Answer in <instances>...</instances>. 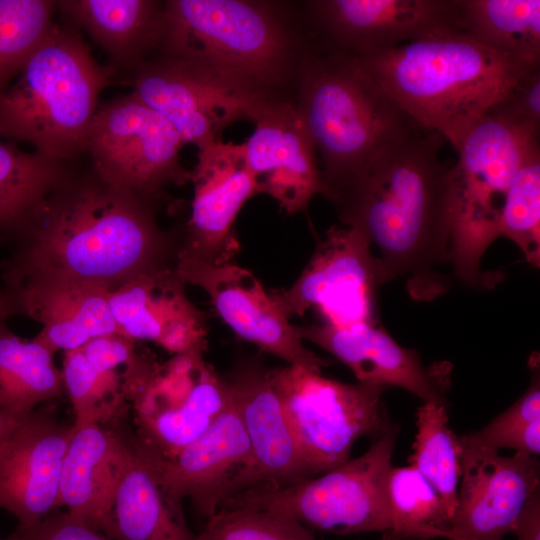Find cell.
Returning a JSON list of instances; mask_svg holds the SVG:
<instances>
[{"label":"cell","mask_w":540,"mask_h":540,"mask_svg":"<svg viewBox=\"0 0 540 540\" xmlns=\"http://www.w3.org/2000/svg\"><path fill=\"white\" fill-rule=\"evenodd\" d=\"M444 139L420 130L377 149L328 200L344 226L361 232L376 255L383 283L405 278L409 295L430 301L447 292L450 263L451 165Z\"/></svg>","instance_id":"1"},{"label":"cell","mask_w":540,"mask_h":540,"mask_svg":"<svg viewBox=\"0 0 540 540\" xmlns=\"http://www.w3.org/2000/svg\"><path fill=\"white\" fill-rule=\"evenodd\" d=\"M313 46L302 1L167 0L154 54L192 62L275 104L294 101L301 66Z\"/></svg>","instance_id":"2"},{"label":"cell","mask_w":540,"mask_h":540,"mask_svg":"<svg viewBox=\"0 0 540 540\" xmlns=\"http://www.w3.org/2000/svg\"><path fill=\"white\" fill-rule=\"evenodd\" d=\"M9 266L53 272L111 290L162 263L166 241L151 204L74 166L17 234Z\"/></svg>","instance_id":"3"},{"label":"cell","mask_w":540,"mask_h":540,"mask_svg":"<svg viewBox=\"0 0 540 540\" xmlns=\"http://www.w3.org/2000/svg\"><path fill=\"white\" fill-rule=\"evenodd\" d=\"M353 57L417 124L455 149L515 83L540 66L487 48L462 31Z\"/></svg>","instance_id":"4"},{"label":"cell","mask_w":540,"mask_h":540,"mask_svg":"<svg viewBox=\"0 0 540 540\" xmlns=\"http://www.w3.org/2000/svg\"><path fill=\"white\" fill-rule=\"evenodd\" d=\"M115 78L108 65L94 59L78 29L54 23L0 94V138L76 163L85 156L100 95Z\"/></svg>","instance_id":"5"},{"label":"cell","mask_w":540,"mask_h":540,"mask_svg":"<svg viewBox=\"0 0 540 540\" xmlns=\"http://www.w3.org/2000/svg\"><path fill=\"white\" fill-rule=\"evenodd\" d=\"M294 103L320 155L327 199L381 146L426 130L357 58L316 44L301 66Z\"/></svg>","instance_id":"6"},{"label":"cell","mask_w":540,"mask_h":540,"mask_svg":"<svg viewBox=\"0 0 540 540\" xmlns=\"http://www.w3.org/2000/svg\"><path fill=\"white\" fill-rule=\"evenodd\" d=\"M539 135L485 115L456 148L451 165L450 250L455 274L470 287L494 286L497 273L481 270V259L500 236V222L511 180Z\"/></svg>","instance_id":"7"},{"label":"cell","mask_w":540,"mask_h":540,"mask_svg":"<svg viewBox=\"0 0 540 540\" xmlns=\"http://www.w3.org/2000/svg\"><path fill=\"white\" fill-rule=\"evenodd\" d=\"M399 431V425L391 422L359 457L289 486L244 490L221 508L281 512L312 531L382 533L389 526L388 479Z\"/></svg>","instance_id":"8"},{"label":"cell","mask_w":540,"mask_h":540,"mask_svg":"<svg viewBox=\"0 0 540 540\" xmlns=\"http://www.w3.org/2000/svg\"><path fill=\"white\" fill-rule=\"evenodd\" d=\"M321 371L269 369L311 478L346 462L358 439L372 441L392 422L382 400L386 387L344 383Z\"/></svg>","instance_id":"9"},{"label":"cell","mask_w":540,"mask_h":540,"mask_svg":"<svg viewBox=\"0 0 540 540\" xmlns=\"http://www.w3.org/2000/svg\"><path fill=\"white\" fill-rule=\"evenodd\" d=\"M184 145L172 124L131 92L100 102L84 157L100 180L151 204L169 186L189 182L179 157Z\"/></svg>","instance_id":"10"},{"label":"cell","mask_w":540,"mask_h":540,"mask_svg":"<svg viewBox=\"0 0 540 540\" xmlns=\"http://www.w3.org/2000/svg\"><path fill=\"white\" fill-rule=\"evenodd\" d=\"M383 284L379 261L364 235L333 225L297 280L270 294L288 319L312 308L331 326L378 324L377 293Z\"/></svg>","instance_id":"11"},{"label":"cell","mask_w":540,"mask_h":540,"mask_svg":"<svg viewBox=\"0 0 540 540\" xmlns=\"http://www.w3.org/2000/svg\"><path fill=\"white\" fill-rule=\"evenodd\" d=\"M127 81L134 95L172 124L184 144L198 149L221 140L224 130L234 123H254L273 105L231 87L192 62L160 54L137 66Z\"/></svg>","instance_id":"12"},{"label":"cell","mask_w":540,"mask_h":540,"mask_svg":"<svg viewBox=\"0 0 540 540\" xmlns=\"http://www.w3.org/2000/svg\"><path fill=\"white\" fill-rule=\"evenodd\" d=\"M303 8L316 45L350 56L462 31L460 0H310Z\"/></svg>","instance_id":"13"},{"label":"cell","mask_w":540,"mask_h":540,"mask_svg":"<svg viewBox=\"0 0 540 540\" xmlns=\"http://www.w3.org/2000/svg\"><path fill=\"white\" fill-rule=\"evenodd\" d=\"M206 347L159 364L134 397L139 437L171 459L204 433L229 402L224 379L204 358Z\"/></svg>","instance_id":"14"},{"label":"cell","mask_w":540,"mask_h":540,"mask_svg":"<svg viewBox=\"0 0 540 540\" xmlns=\"http://www.w3.org/2000/svg\"><path fill=\"white\" fill-rule=\"evenodd\" d=\"M458 502L445 540H503L540 491L536 456L461 444Z\"/></svg>","instance_id":"15"},{"label":"cell","mask_w":540,"mask_h":540,"mask_svg":"<svg viewBox=\"0 0 540 540\" xmlns=\"http://www.w3.org/2000/svg\"><path fill=\"white\" fill-rule=\"evenodd\" d=\"M186 283L202 288L220 318L242 339L287 365L322 370L318 357L297 333L270 293L247 269L233 262L212 265L176 256Z\"/></svg>","instance_id":"16"},{"label":"cell","mask_w":540,"mask_h":540,"mask_svg":"<svg viewBox=\"0 0 540 540\" xmlns=\"http://www.w3.org/2000/svg\"><path fill=\"white\" fill-rule=\"evenodd\" d=\"M189 182L194 187L191 214L176 256L212 265L233 262L240 248L235 219L258 194L243 144L219 140L199 148Z\"/></svg>","instance_id":"17"},{"label":"cell","mask_w":540,"mask_h":540,"mask_svg":"<svg viewBox=\"0 0 540 540\" xmlns=\"http://www.w3.org/2000/svg\"><path fill=\"white\" fill-rule=\"evenodd\" d=\"M300 338L344 363L358 382L400 387L424 402L448 404L452 365L447 361L424 366L417 351L399 345L378 324L296 326Z\"/></svg>","instance_id":"18"},{"label":"cell","mask_w":540,"mask_h":540,"mask_svg":"<svg viewBox=\"0 0 540 540\" xmlns=\"http://www.w3.org/2000/svg\"><path fill=\"white\" fill-rule=\"evenodd\" d=\"M251 446L230 394L223 412L197 439L163 459L161 479L177 500L190 498L206 519L232 496L250 488Z\"/></svg>","instance_id":"19"},{"label":"cell","mask_w":540,"mask_h":540,"mask_svg":"<svg viewBox=\"0 0 540 540\" xmlns=\"http://www.w3.org/2000/svg\"><path fill=\"white\" fill-rule=\"evenodd\" d=\"M73 424L33 410L0 440V508L21 527L40 522L56 507L64 455Z\"/></svg>","instance_id":"20"},{"label":"cell","mask_w":540,"mask_h":540,"mask_svg":"<svg viewBox=\"0 0 540 540\" xmlns=\"http://www.w3.org/2000/svg\"><path fill=\"white\" fill-rule=\"evenodd\" d=\"M243 147L258 194L286 213L306 212L311 199L324 194L317 150L294 101L264 109Z\"/></svg>","instance_id":"21"},{"label":"cell","mask_w":540,"mask_h":540,"mask_svg":"<svg viewBox=\"0 0 540 540\" xmlns=\"http://www.w3.org/2000/svg\"><path fill=\"white\" fill-rule=\"evenodd\" d=\"M6 288L23 315L42 324L33 338L53 355L82 347L97 337L118 333L108 289L58 273L8 266Z\"/></svg>","instance_id":"22"},{"label":"cell","mask_w":540,"mask_h":540,"mask_svg":"<svg viewBox=\"0 0 540 540\" xmlns=\"http://www.w3.org/2000/svg\"><path fill=\"white\" fill-rule=\"evenodd\" d=\"M185 280L166 265L147 269L108 291L117 332L180 354L207 346V317L188 299Z\"/></svg>","instance_id":"23"},{"label":"cell","mask_w":540,"mask_h":540,"mask_svg":"<svg viewBox=\"0 0 540 540\" xmlns=\"http://www.w3.org/2000/svg\"><path fill=\"white\" fill-rule=\"evenodd\" d=\"M224 379L251 446L250 488L285 487L311 478L269 369L246 360Z\"/></svg>","instance_id":"24"},{"label":"cell","mask_w":540,"mask_h":540,"mask_svg":"<svg viewBox=\"0 0 540 540\" xmlns=\"http://www.w3.org/2000/svg\"><path fill=\"white\" fill-rule=\"evenodd\" d=\"M136 342L113 333L64 352L61 372L75 426L107 420L147 382L158 363Z\"/></svg>","instance_id":"25"},{"label":"cell","mask_w":540,"mask_h":540,"mask_svg":"<svg viewBox=\"0 0 540 540\" xmlns=\"http://www.w3.org/2000/svg\"><path fill=\"white\" fill-rule=\"evenodd\" d=\"M131 439L91 422L75 426L61 469L56 507L113 540L112 508Z\"/></svg>","instance_id":"26"},{"label":"cell","mask_w":540,"mask_h":540,"mask_svg":"<svg viewBox=\"0 0 540 540\" xmlns=\"http://www.w3.org/2000/svg\"><path fill=\"white\" fill-rule=\"evenodd\" d=\"M163 459L139 436L131 439L112 508L113 540H196L186 523L182 501L162 482Z\"/></svg>","instance_id":"27"},{"label":"cell","mask_w":540,"mask_h":540,"mask_svg":"<svg viewBox=\"0 0 540 540\" xmlns=\"http://www.w3.org/2000/svg\"><path fill=\"white\" fill-rule=\"evenodd\" d=\"M57 12L65 24L85 30L107 53L116 76H129L158 48L163 1L60 0Z\"/></svg>","instance_id":"28"},{"label":"cell","mask_w":540,"mask_h":540,"mask_svg":"<svg viewBox=\"0 0 540 540\" xmlns=\"http://www.w3.org/2000/svg\"><path fill=\"white\" fill-rule=\"evenodd\" d=\"M74 164L0 138V232L17 235Z\"/></svg>","instance_id":"29"},{"label":"cell","mask_w":540,"mask_h":540,"mask_svg":"<svg viewBox=\"0 0 540 540\" xmlns=\"http://www.w3.org/2000/svg\"><path fill=\"white\" fill-rule=\"evenodd\" d=\"M62 372L53 354L36 340L23 339L0 321V409L27 415L61 396Z\"/></svg>","instance_id":"30"},{"label":"cell","mask_w":540,"mask_h":540,"mask_svg":"<svg viewBox=\"0 0 540 540\" xmlns=\"http://www.w3.org/2000/svg\"><path fill=\"white\" fill-rule=\"evenodd\" d=\"M460 22L481 45L540 63L539 0H460Z\"/></svg>","instance_id":"31"},{"label":"cell","mask_w":540,"mask_h":540,"mask_svg":"<svg viewBox=\"0 0 540 540\" xmlns=\"http://www.w3.org/2000/svg\"><path fill=\"white\" fill-rule=\"evenodd\" d=\"M388 508L389 526L381 540L444 539L452 521L436 490L410 465L391 469Z\"/></svg>","instance_id":"32"},{"label":"cell","mask_w":540,"mask_h":540,"mask_svg":"<svg viewBox=\"0 0 540 540\" xmlns=\"http://www.w3.org/2000/svg\"><path fill=\"white\" fill-rule=\"evenodd\" d=\"M416 427L409 465L436 490L453 518L461 475V445L449 427L448 404L424 402L416 411Z\"/></svg>","instance_id":"33"},{"label":"cell","mask_w":540,"mask_h":540,"mask_svg":"<svg viewBox=\"0 0 540 540\" xmlns=\"http://www.w3.org/2000/svg\"><path fill=\"white\" fill-rule=\"evenodd\" d=\"M57 1L0 0V94L54 25Z\"/></svg>","instance_id":"34"},{"label":"cell","mask_w":540,"mask_h":540,"mask_svg":"<svg viewBox=\"0 0 540 540\" xmlns=\"http://www.w3.org/2000/svg\"><path fill=\"white\" fill-rule=\"evenodd\" d=\"M529 387L508 409L482 429L460 436L463 445L499 451L514 449L533 456L540 453V364L534 352L528 362Z\"/></svg>","instance_id":"35"},{"label":"cell","mask_w":540,"mask_h":540,"mask_svg":"<svg viewBox=\"0 0 540 540\" xmlns=\"http://www.w3.org/2000/svg\"><path fill=\"white\" fill-rule=\"evenodd\" d=\"M500 235L513 241L527 262L540 266V148L524 156L508 188Z\"/></svg>","instance_id":"36"},{"label":"cell","mask_w":540,"mask_h":540,"mask_svg":"<svg viewBox=\"0 0 540 540\" xmlns=\"http://www.w3.org/2000/svg\"><path fill=\"white\" fill-rule=\"evenodd\" d=\"M196 540H317L313 531L277 511L223 507L206 519Z\"/></svg>","instance_id":"37"},{"label":"cell","mask_w":540,"mask_h":540,"mask_svg":"<svg viewBox=\"0 0 540 540\" xmlns=\"http://www.w3.org/2000/svg\"><path fill=\"white\" fill-rule=\"evenodd\" d=\"M521 131L539 135L540 127V66L535 67L515 83L487 112Z\"/></svg>","instance_id":"38"},{"label":"cell","mask_w":540,"mask_h":540,"mask_svg":"<svg viewBox=\"0 0 540 540\" xmlns=\"http://www.w3.org/2000/svg\"><path fill=\"white\" fill-rule=\"evenodd\" d=\"M7 540H112L103 533L67 513L45 516L33 526L21 527Z\"/></svg>","instance_id":"39"},{"label":"cell","mask_w":540,"mask_h":540,"mask_svg":"<svg viewBox=\"0 0 540 540\" xmlns=\"http://www.w3.org/2000/svg\"><path fill=\"white\" fill-rule=\"evenodd\" d=\"M512 532L518 540H540V491L525 505Z\"/></svg>","instance_id":"40"},{"label":"cell","mask_w":540,"mask_h":540,"mask_svg":"<svg viewBox=\"0 0 540 540\" xmlns=\"http://www.w3.org/2000/svg\"><path fill=\"white\" fill-rule=\"evenodd\" d=\"M18 314L22 311L15 295L7 288L0 291V321Z\"/></svg>","instance_id":"41"},{"label":"cell","mask_w":540,"mask_h":540,"mask_svg":"<svg viewBox=\"0 0 540 540\" xmlns=\"http://www.w3.org/2000/svg\"><path fill=\"white\" fill-rule=\"evenodd\" d=\"M27 415L16 414L0 409V440L14 429Z\"/></svg>","instance_id":"42"}]
</instances>
